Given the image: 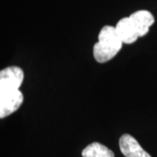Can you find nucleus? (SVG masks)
<instances>
[{"label": "nucleus", "mask_w": 157, "mask_h": 157, "mask_svg": "<svg viewBox=\"0 0 157 157\" xmlns=\"http://www.w3.org/2000/svg\"><path fill=\"white\" fill-rule=\"evenodd\" d=\"M98 39L99 41L94 45V57L99 63L111 60L116 56L123 45L115 27L111 25H106L101 29Z\"/></svg>", "instance_id": "nucleus-1"}, {"label": "nucleus", "mask_w": 157, "mask_h": 157, "mask_svg": "<svg viewBox=\"0 0 157 157\" xmlns=\"http://www.w3.org/2000/svg\"><path fill=\"white\" fill-rule=\"evenodd\" d=\"M24 101L19 89L0 91V118H6L17 111Z\"/></svg>", "instance_id": "nucleus-2"}, {"label": "nucleus", "mask_w": 157, "mask_h": 157, "mask_svg": "<svg viewBox=\"0 0 157 157\" xmlns=\"http://www.w3.org/2000/svg\"><path fill=\"white\" fill-rule=\"evenodd\" d=\"M24 80V72L20 67H9L0 72V91L19 89Z\"/></svg>", "instance_id": "nucleus-3"}, {"label": "nucleus", "mask_w": 157, "mask_h": 157, "mask_svg": "<svg viewBox=\"0 0 157 157\" xmlns=\"http://www.w3.org/2000/svg\"><path fill=\"white\" fill-rule=\"evenodd\" d=\"M129 18L133 24L138 37L145 36L155 22V17L150 11L140 10L132 13Z\"/></svg>", "instance_id": "nucleus-4"}, {"label": "nucleus", "mask_w": 157, "mask_h": 157, "mask_svg": "<svg viewBox=\"0 0 157 157\" xmlns=\"http://www.w3.org/2000/svg\"><path fill=\"white\" fill-rule=\"evenodd\" d=\"M120 149L125 157H151L132 135L125 134L120 139Z\"/></svg>", "instance_id": "nucleus-5"}, {"label": "nucleus", "mask_w": 157, "mask_h": 157, "mask_svg": "<svg viewBox=\"0 0 157 157\" xmlns=\"http://www.w3.org/2000/svg\"><path fill=\"white\" fill-rule=\"evenodd\" d=\"M115 29L123 44H133L139 38L129 17L121 18L117 23Z\"/></svg>", "instance_id": "nucleus-6"}, {"label": "nucleus", "mask_w": 157, "mask_h": 157, "mask_svg": "<svg viewBox=\"0 0 157 157\" xmlns=\"http://www.w3.org/2000/svg\"><path fill=\"white\" fill-rule=\"evenodd\" d=\"M83 157H114V154L107 147L99 142H93L82 151Z\"/></svg>", "instance_id": "nucleus-7"}]
</instances>
